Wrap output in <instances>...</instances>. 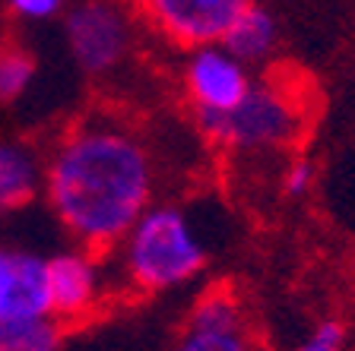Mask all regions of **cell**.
<instances>
[{"label":"cell","mask_w":355,"mask_h":351,"mask_svg":"<svg viewBox=\"0 0 355 351\" xmlns=\"http://www.w3.org/2000/svg\"><path fill=\"white\" fill-rule=\"evenodd\" d=\"M44 187V165L29 146L0 139V215L29 206Z\"/></svg>","instance_id":"8fae6325"},{"label":"cell","mask_w":355,"mask_h":351,"mask_svg":"<svg viewBox=\"0 0 355 351\" xmlns=\"http://www.w3.org/2000/svg\"><path fill=\"white\" fill-rule=\"evenodd\" d=\"M35 80V57L19 44H0V102H16Z\"/></svg>","instance_id":"4fadbf2b"},{"label":"cell","mask_w":355,"mask_h":351,"mask_svg":"<svg viewBox=\"0 0 355 351\" xmlns=\"http://www.w3.org/2000/svg\"><path fill=\"white\" fill-rule=\"evenodd\" d=\"M251 66L241 64L222 42L191 48L184 60V92L193 117H216L232 111L251 89Z\"/></svg>","instance_id":"5b68a950"},{"label":"cell","mask_w":355,"mask_h":351,"mask_svg":"<svg viewBox=\"0 0 355 351\" xmlns=\"http://www.w3.org/2000/svg\"><path fill=\"white\" fill-rule=\"evenodd\" d=\"M181 351H248L257 348V332L232 288H213L200 294L184 326L178 332Z\"/></svg>","instance_id":"8992f818"},{"label":"cell","mask_w":355,"mask_h":351,"mask_svg":"<svg viewBox=\"0 0 355 351\" xmlns=\"http://www.w3.org/2000/svg\"><path fill=\"white\" fill-rule=\"evenodd\" d=\"M140 13L162 38L178 48L222 42L232 19L248 0H137Z\"/></svg>","instance_id":"52a82bcc"},{"label":"cell","mask_w":355,"mask_h":351,"mask_svg":"<svg viewBox=\"0 0 355 351\" xmlns=\"http://www.w3.org/2000/svg\"><path fill=\"white\" fill-rule=\"evenodd\" d=\"M346 326H343L340 320H333V316H327V320H318L314 326H311L308 339L302 342L304 351H340L343 345H346Z\"/></svg>","instance_id":"9a60e30c"},{"label":"cell","mask_w":355,"mask_h":351,"mask_svg":"<svg viewBox=\"0 0 355 351\" xmlns=\"http://www.w3.org/2000/svg\"><path fill=\"white\" fill-rule=\"evenodd\" d=\"M96 250L76 244L73 250H60L44 256L48 263V294H51V314L64 326L86 320L102 300V266Z\"/></svg>","instance_id":"ba28073f"},{"label":"cell","mask_w":355,"mask_h":351,"mask_svg":"<svg viewBox=\"0 0 355 351\" xmlns=\"http://www.w3.org/2000/svg\"><path fill=\"white\" fill-rule=\"evenodd\" d=\"M200 133L232 152H276L298 143L308 127V102L295 86L251 82L248 96L225 114L197 117Z\"/></svg>","instance_id":"3957f363"},{"label":"cell","mask_w":355,"mask_h":351,"mask_svg":"<svg viewBox=\"0 0 355 351\" xmlns=\"http://www.w3.org/2000/svg\"><path fill=\"white\" fill-rule=\"evenodd\" d=\"M44 197L80 247L108 253L155 197L146 143L108 117H89L58 139Z\"/></svg>","instance_id":"6da1fadb"},{"label":"cell","mask_w":355,"mask_h":351,"mask_svg":"<svg viewBox=\"0 0 355 351\" xmlns=\"http://www.w3.org/2000/svg\"><path fill=\"white\" fill-rule=\"evenodd\" d=\"M222 44L248 66L266 64L279 44V22H276L273 10L260 0H248L241 13L232 19L229 32L222 35Z\"/></svg>","instance_id":"30bf717a"},{"label":"cell","mask_w":355,"mask_h":351,"mask_svg":"<svg viewBox=\"0 0 355 351\" xmlns=\"http://www.w3.org/2000/svg\"><path fill=\"white\" fill-rule=\"evenodd\" d=\"M7 7L10 13L26 22H44L64 13L67 0H7Z\"/></svg>","instance_id":"2e32d148"},{"label":"cell","mask_w":355,"mask_h":351,"mask_svg":"<svg viewBox=\"0 0 355 351\" xmlns=\"http://www.w3.org/2000/svg\"><path fill=\"white\" fill-rule=\"evenodd\" d=\"M127 285L162 294L187 285L207 266V247L191 215L175 203H149L114 244Z\"/></svg>","instance_id":"7a4b0ae2"},{"label":"cell","mask_w":355,"mask_h":351,"mask_svg":"<svg viewBox=\"0 0 355 351\" xmlns=\"http://www.w3.org/2000/svg\"><path fill=\"white\" fill-rule=\"evenodd\" d=\"M44 314H51L44 256L32 253V250L0 247V320Z\"/></svg>","instance_id":"9c48e42d"},{"label":"cell","mask_w":355,"mask_h":351,"mask_svg":"<svg viewBox=\"0 0 355 351\" xmlns=\"http://www.w3.org/2000/svg\"><path fill=\"white\" fill-rule=\"evenodd\" d=\"M70 54L89 76H111L130 60L137 29L124 0H76L64 16Z\"/></svg>","instance_id":"277c9868"},{"label":"cell","mask_w":355,"mask_h":351,"mask_svg":"<svg viewBox=\"0 0 355 351\" xmlns=\"http://www.w3.org/2000/svg\"><path fill=\"white\" fill-rule=\"evenodd\" d=\"M314 181H318V168L311 159H292L282 171V193L288 199H302L314 190Z\"/></svg>","instance_id":"5bb4252c"},{"label":"cell","mask_w":355,"mask_h":351,"mask_svg":"<svg viewBox=\"0 0 355 351\" xmlns=\"http://www.w3.org/2000/svg\"><path fill=\"white\" fill-rule=\"evenodd\" d=\"M64 323L58 316H19L0 320V351H54L64 342Z\"/></svg>","instance_id":"7c38bea8"}]
</instances>
